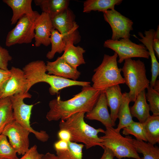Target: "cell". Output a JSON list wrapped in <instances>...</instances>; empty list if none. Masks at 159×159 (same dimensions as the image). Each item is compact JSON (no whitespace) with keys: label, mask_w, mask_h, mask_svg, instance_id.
<instances>
[{"label":"cell","mask_w":159,"mask_h":159,"mask_svg":"<svg viewBox=\"0 0 159 159\" xmlns=\"http://www.w3.org/2000/svg\"><path fill=\"white\" fill-rule=\"evenodd\" d=\"M103 90L90 85L82 87L80 92L70 99L62 100L57 96L49 101V110L46 118L49 121L63 120L76 113L89 112L95 105Z\"/></svg>","instance_id":"6da1fadb"},{"label":"cell","mask_w":159,"mask_h":159,"mask_svg":"<svg viewBox=\"0 0 159 159\" xmlns=\"http://www.w3.org/2000/svg\"><path fill=\"white\" fill-rule=\"evenodd\" d=\"M46 67L43 61L37 60L29 62L23 68L27 82V92L34 85L40 82H46L49 85V92L52 95L58 94L60 90L67 87L90 85L89 82L73 80L48 74Z\"/></svg>","instance_id":"7a4b0ae2"},{"label":"cell","mask_w":159,"mask_h":159,"mask_svg":"<svg viewBox=\"0 0 159 159\" xmlns=\"http://www.w3.org/2000/svg\"><path fill=\"white\" fill-rule=\"evenodd\" d=\"M84 112L74 114L66 119L61 120L59 127L60 130L64 129L70 133L71 141L85 144L87 149L99 146L102 148V140L98 135L99 133H104L102 128L95 129L85 121Z\"/></svg>","instance_id":"3957f363"},{"label":"cell","mask_w":159,"mask_h":159,"mask_svg":"<svg viewBox=\"0 0 159 159\" xmlns=\"http://www.w3.org/2000/svg\"><path fill=\"white\" fill-rule=\"evenodd\" d=\"M117 54L110 55L105 54L100 65L94 70L92 76V87L96 89L104 90L109 87L125 84L121 74L122 69L117 65Z\"/></svg>","instance_id":"277c9868"},{"label":"cell","mask_w":159,"mask_h":159,"mask_svg":"<svg viewBox=\"0 0 159 159\" xmlns=\"http://www.w3.org/2000/svg\"><path fill=\"white\" fill-rule=\"evenodd\" d=\"M121 69L125 83L129 89L128 97L130 102H134L138 95L150 86L145 64L140 59H127L125 60Z\"/></svg>","instance_id":"5b68a950"},{"label":"cell","mask_w":159,"mask_h":159,"mask_svg":"<svg viewBox=\"0 0 159 159\" xmlns=\"http://www.w3.org/2000/svg\"><path fill=\"white\" fill-rule=\"evenodd\" d=\"M105 128V135L100 137L102 140L103 148H109L114 156L118 159L123 158L142 159L131 142V137H123L113 127H106Z\"/></svg>","instance_id":"8992f818"},{"label":"cell","mask_w":159,"mask_h":159,"mask_svg":"<svg viewBox=\"0 0 159 159\" xmlns=\"http://www.w3.org/2000/svg\"><path fill=\"white\" fill-rule=\"evenodd\" d=\"M32 95L28 92L19 93L10 97L11 100L14 120L23 127L33 133L40 141L48 140L49 137L46 131L35 130L31 126L30 118L32 109L34 105H28L24 101V99L31 98Z\"/></svg>","instance_id":"52a82bcc"},{"label":"cell","mask_w":159,"mask_h":159,"mask_svg":"<svg viewBox=\"0 0 159 159\" xmlns=\"http://www.w3.org/2000/svg\"><path fill=\"white\" fill-rule=\"evenodd\" d=\"M40 14L37 11L34 15H25L20 19L14 27L8 33L6 46L9 47L31 43L34 37L36 21Z\"/></svg>","instance_id":"ba28073f"},{"label":"cell","mask_w":159,"mask_h":159,"mask_svg":"<svg viewBox=\"0 0 159 159\" xmlns=\"http://www.w3.org/2000/svg\"><path fill=\"white\" fill-rule=\"evenodd\" d=\"M105 47L111 49L116 53L119 58L117 62L121 63L125 60L134 57L148 59L149 52L142 44H137L132 42L130 39H121L105 41L104 43Z\"/></svg>","instance_id":"9c48e42d"},{"label":"cell","mask_w":159,"mask_h":159,"mask_svg":"<svg viewBox=\"0 0 159 159\" xmlns=\"http://www.w3.org/2000/svg\"><path fill=\"white\" fill-rule=\"evenodd\" d=\"M51 19L54 29L63 35L67 44H76L80 42L78 25L75 21L74 14L69 8Z\"/></svg>","instance_id":"30bf717a"},{"label":"cell","mask_w":159,"mask_h":159,"mask_svg":"<svg viewBox=\"0 0 159 159\" xmlns=\"http://www.w3.org/2000/svg\"><path fill=\"white\" fill-rule=\"evenodd\" d=\"M105 20L110 25L112 31L111 39L119 40L130 37V31L133 29V21L122 15L114 9L109 10L103 12Z\"/></svg>","instance_id":"8fae6325"},{"label":"cell","mask_w":159,"mask_h":159,"mask_svg":"<svg viewBox=\"0 0 159 159\" xmlns=\"http://www.w3.org/2000/svg\"><path fill=\"white\" fill-rule=\"evenodd\" d=\"M30 133L14 120L5 127L2 134L8 138L10 144L17 154L23 155L29 148Z\"/></svg>","instance_id":"7c38bea8"},{"label":"cell","mask_w":159,"mask_h":159,"mask_svg":"<svg viewBox=\"0 0 159 159\" xmlns=\"http://www.w3.org/2000/svg\"><path fill=\"white\" fill-rule=\"evenodd\" d=\"M11 75L0 90V99L27 92V82L23 70L11 67Z\"/></svg>","instance_id":"4fadbf2b"},{"label":"cell","mask_w":159,"mask_h":159,"mask_svg":"<svg viewBox=\"0 0 159 159\" xmlns=\"http://www.w3.org/2000/svg\"><path fill=\"white\" fill-rule=\"evenodd\" d=\"M52 19L47 14L42 12L36 19L35 26V45L48 46L50 43L51 31L53 29Z\"/></svg>","instance_id":"5bb4252c"},{"label":"cell","mask_w":159,"mask_h":159,"mask_svg":"<svg viewBox=\"0 0 159 159\" xmlns=\"http://www.w3.org/2000/svg\"><path fill=\"white\" fill-rule=\"evenodd\" d=\"M46 72L48 74L77 81L81 73L66 62L61 57L53 62L48 61L46 64Z\"/></svg>","instance_id":"9a60e30c"},{"label":"cell","mask_w":159,"mask_h":159,"mask_svg":"<svg viewBox=\"0 0 159 159\" xmlns=\"http://www.w3.org/2000/svg\"><path fill=\"white\" fill-rule=\"evenodd\" d=\"M104 90L100 94L95 105L90 112L86 113L85 117L90 120L100 121L105 127L115 126L109 113Z\"/></svg>","instance_id":"2e32d148"},{"label":"cell","mask_w":159,"mask_h":159,"mask_svg":"<svg viewBox=\"0 0 159 159\" xmlns=\"http://www.w3.org/2000/svg\"><path fill=\"white\" fill-rule=\"evenodd\" d=\"M107 106L110 109L111 118L113 124L117 118L119 110L122 103L123 94L119 85H115L104 90Z\"/></svg>","instance_id":"e0dca14e"},{"label":"cell","mask_w":159,"mask_h":159,"mask_svg":"<svg viewBox=\"0 0 159 159\" xmlns=\"http://www.w3.org/2000/svg\"><path fill=\"white\" fill-rule=\"evenodd\" d=\"M3 1L12 9L13 15L11 20V25L16 23L24 15H33L37 12L32 9V0H4Z\"/></svg>","instance_id":"ac0fdd59"},{"label":"cell","mask_w":159,"mask_h":159,"mask_svg":"<svg viewBox=\"0 0 159 159\" xmlns=\"http://www.w3.org/2000/svg\"><path fill=\"white\" fill-rule=\"evenodd\" d=\"M155 32V31L153 29L145 31L144 36L142 32H139L138 35L141 38L136 37L143 44L149 52L151 59V74L153 75H157L159 73V63L155 57L153 47V41Z\"/></svg>","instance_id":"d6986e66"},{"label":"cell","mask_w":159,"mask_h":159,"mask_svg":"<svg viewBox=\"0 0 159 159\" xmlns=\"http://www.w3.org/2000/svg\"><path fill=\"white\" fill-rule=\"evenodd\" d=\"M145 90L142 91L137 96L133 105L130 107L132 117L137 118L139 122L144 123L150 115V107L147 103Z\"/></svg>","instance_id":"ffe728a7"},{"label":"cell","mask_w":159,"mask_h":159,"mask_svg":"<svg viewBox=\"0 0 159 159\" xmlns=\"http://www.w3.org/2000/svg\"><path fill=\"white\" fill-rule=\"evenodd\" d=\"M67 0H35L36 6H39L43 12L48 14L51 19L68 8Z\"/></svg>","instance_id":"44dd1931"},{"label":"cell","mask_w":159,"mask_h":159,"mask_svg":"<svg viewBox=\"0 0 159 159\" xmlns=\"http://www.w3.org/2000/svg\"><path fill=\"white\" fill-rule=\"evenodd\" d=\"M85 52V50L81 47L75 46L72 43H69L61 57L73 67L77 69L80 65L85 63L83 57Z\"/></svg>","instance_id":"7402d4cb"},{"label":"cell","mask_w":159,"mask_h":159,"mask_svg":"<svg viewBox=\"0 0 159 159\" xmlns=\"http://www.w3.org/2000/svg\"><path fill=\"white\" fill-rule=\"evenodd\" d=\"M122 1V0H87L84 2L83 12L98 11L103 12L114 9L115 6L120 5Z\"/></svg>","instance_id":"603a6c76"},{"label":"cell","mask_w":159,"mask_h":159,"mask_svg":"<svg viewBox=\"0 0 159 159\" xmlns=\"http://www.w3.org/2000/svg\"><path fill=\"white\" fill-rule=\"evenodd\" d=\"M147 141L153 145L159 143V115H150L144 122Z\"/></svg>","instance_id":"cb8c5ba5"},{"label":"cell","mask_w":159,"mask_h":159,"mask_svg":"<svg viewBox=\"0 0 159 159\" xmlns=\"http://www.w3.org/2000/svg\"><path fill=\"white\" fill-rule=\"evenodd\" d=\"M123 97L118 114L117 118L119 123L115 130L119 132L121 129L126 127L132 122V117L131 115L129 106L130 101L127 96V93H123Z\"/></svg>","instance_id":"d4e9b609"},{"label":"cell","mask_w":159,"mask_h":159,"mask_svg":"<svg viewBox=\"0 0 159 159\" xmlns=\"http://www.w3.org/2000/svg\"><path fill=\"white\" fill-rule=\"evenodd\" d=\"M14 120L10 97L0 99V134L5 127Z\"/></svg>","instance_id":"484cf974"},{"label":"cell","mask_w":159,"mask_h":159,"mask_svg":"<svg viewBox=\"0 0 159 159\" xmlns=\"http://www.w3.org/2000/svg\"><path fill=\"white\" fill-rule=\"evenodd\" d=\"M131 142L137 152L142 153V159H159V148L153 144L142 140L131 139Z\"/></svg>","instance_id":"4316f807"},{"label":"cell","mask_w":159,"mask_h":159,"mask_svg":"<svg viewBox=\"0 0 159 159\" xmlns=\"http://www.w3.org/2000/svg\"><path fill=\"white\" fill-rule=\"evenodd\" d=\"M50 41L52 45L51 50L46 54V57L49 59H53L57 53L61 54L64 52L67 45L63 35L54 28L51 31Z\"/></svg>","instance_id":"83f0119b"},{"label":"cell","mask_w":159,"mask_h":159,"mask_svg":"<svg viewBox=\"0 0 159 159\" xmlns=\"http://www.w3.org/2000/svg\"><path fill=\"white\" fill-rule=\"evenodd\" d=\"M68 149L65 151H56L59 159H82V150L85 145L82 144L69 141Z\"/></svg>","instance_id":"f1b7e54d"},{"label":"cell","mask_w":159,"mask_h":159,"mask_svg":"<svg viewBox=\"0 0 159 159\" xmlns=\"http://www.w3.org/2000/svg\"><path fill=\"white\" fill-rule=\"evenodd\" d=\"M122 134L125 135H132L136 139L147 142L144 131V123L133 121L126 127L123 128Z\"/></svg>","instance_id":"f546056e"},{"label":"cell","mask_w":159,"mask_h":159,"mask_svg":"<svg viewBox=\"0 0 159 159\" xmlns=\"http://www.w3.org/2000/svg\"><path fill=\"white\" fill-rule=\"evenodd\" d=\"M0 158L6 159H18L17 153L8 141L7 137L0 134Z\"/></svg>","instance_id":"4dcf8cb0"},{"label":"cell","mask_w":159,"mask_h":159,"mask_svg":"<svg viewBox=\"0 0 159 159\" xmlns=\"http://www.w3.org/2000/svg\"><path fill=\"white\" fill-rule=\"evenodd\" d=\"M147 89L145 97L149 103L150 111L153 115H159V92L150 86Z\"/></svg>","instance_id":"1f68e13d"},{"label":"cell","mask_w":159,"mask_h":159,"mask_svg":"<svg viewBox=\"0 0 159 159\" xmlns=\"http://www.w3.org/2000/svg\"><path fill=\"white\" fill-rule=\"evenodd\" d=\"M12 57L8 51L0 46V68L5 70L8 69V62L11 61Z\"/></svg>","instance_id":"d6a6232c"},{"label":"cell","mask_w":159,"mask_h":159,"mask_svg":"<svg viewBox=\"0 0 159 159\" xmlns=\"http://www.w3.org/2000/svg\"><path fill=\"white\" fill-rule=\"evenodd\" d=\"M44 154L39 153L37 150V146L35 145L31 147L18 159H43Z\"/></svg>","instance_id":"836d02e7"},{"label":"cell","mask_w":159,"mask_h":159,"mask_svg":"<svg viewBox=\"0 0 159 159\" xmlns=\"http://www.w3.org/2000/svg\"><path fill=\"white\" fill-rule=\"evenodd\" d=\"M10 75L9 70H5L0 68V90L9 78Z\"/></svg>","instance_id":"e575fe53"},{"label":"cell","mask_w":159,"mask_h":159,"mask_svg":"<svg viewBox=\"0 0 159 159\" xmlns=\"http://www.w3.org/2000/svg\"><path fill=\"white\" fill-rule=\"evenodd\" d=\"M153 47L157 57L159 58V25L155 31L153 41Z\"/></svg>","instance_id":"d590c367"},{"label":"cell","mask_w":159,"mask_h":159,"mask_svg":"<svg viewBox=\"0 0 159 159\" xmlns=\"http://www.w3.org/2000/svg\"><path fill=\"white\" fill-rule=\"evenodd\" d=\"M54 146L55 151H65L68 149V143L60 140L54 143Z\"/></svg>","instance_id":"8d00e7d4"},{"label":"cell","mask_w":159,"mask_h":159,"mask_svg":"<svg viewBox=\"0 0 159 159\" xmlns=\"http://www.w3.org/2000/svg\"><path fill=\"white\" fill-rule=\"evenodd\" d=\"M58 136L60 140L67 142L71 141V136L70 132L64 129H61L58 133Z\"/></svg>","instance_id":"74e56055"},{"label":"cell","mask_w":159,"mask_h":159,"mask_svg":"<svg viewBox=\"0 0 159 159\" xmlns=\"http://www.w3.org/2000/svg\"><path fill=\"white\" fill-rule=\"evenodd\" d=\"M103 149L104 152L100 159H114L115 156L109 148L104 147Z\"/></svg>","instance_id":"f35d334b"},{"label":"cell","mask_w":159,"mask_h":159,"mask_svg":"<svg viewBox=\"0 0 159 159\" xmlns=\"http://www.w3.org/2000/svg\"><path fill=\"white\" fill-rule=\"evenodd\" d=\"M43 159H59V158L54 154L48 152L44 154Z\"/></svg>","instance_id":"ab89813d"},{"label":"cell","mask_w":159,"mask_h":159,"mask_svg":"<svg viewBox=\"0 0 159 159\" xmlns=\"http://www.w3.org/2000/svg\"><path fill=\"white\" fill-rule=\"evenodd\" d=\"M153 88L155 90L159 92V80H156L154 83Z\"/></svg>","instance_id":"60d3db41"},{"label":"cell","mask_w":159,"mask_h":159,"mask_svg":"<svg viewBox=\"0 0 159 159\" xmlns=\"http://www.w3.org/2000/svg\"><path fill=\"white\" fill-rule=\"evenodd\" d=\"M0 159H6L3 158H0Z\"/></svg>","instance_id":"b9f144b4"}]
</instances>
